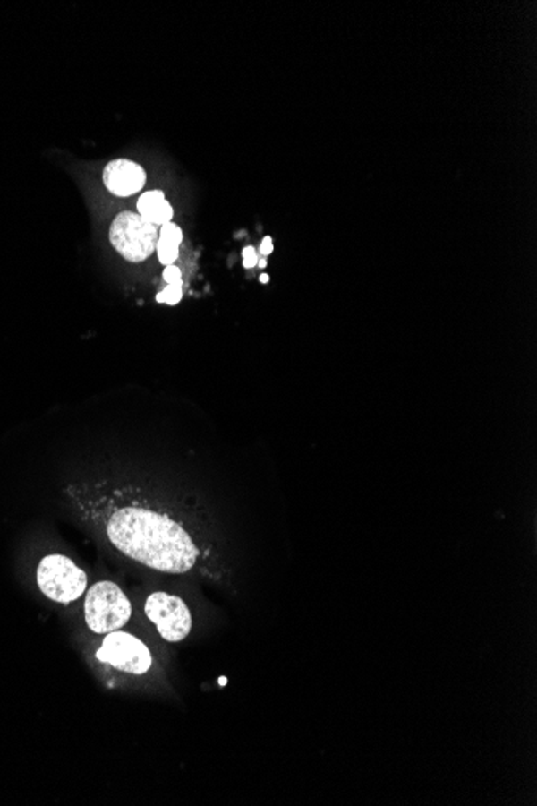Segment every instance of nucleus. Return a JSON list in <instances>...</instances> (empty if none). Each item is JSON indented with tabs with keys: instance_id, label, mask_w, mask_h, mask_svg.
Listing matches in <instances>:
<instances>
[{
	"instance_id": "1",
	"label": "nucleus",
	"mask_w": 537,
	"mask_h": 806,
	"mask_svg": "<svg viewBox=\"0 0 537 806\" xmlns=\"http://www.w3.org/2000/svg\"><path fill=\"white\" fill-rule=\"evenodd\" d=\"M76 498L92 528L129 561L173 575L197 567L201 553L192 533L139 488L95 483Z\"/></svg>"
},
{
	"instance_id": "2",
	"label": "nucleus",
	"mask_w": 537,
	"mask_h": 806,
	"mask_svg": "<svg viewBox=\"0 0 537 806\" xmlns=\"http://www.w3.org/2000/svg\"><path fill=\"white\" fill-rule=\"evenodd\" d=\"M132 615V605L123 589L113 581H98L86 591L84 617L95 634L119 631Z\"/></svg>"
},
{
	"instance_id": "3",
	"label": "nucleus",
	"mask_w": 537,
	"mask_h": 806,
	"mask_svg": "<svg viewBox=\"0 0 537 806\" xmlns=\"http://www.w3.org/2000/svg\"><path fill=\"white\" fill-rule=\"evenodd\" d=\"M38 585L46 597L58 604L78 601L88 591V575L62 553L47 555L38 567Z\"/></svg>"
},
{
	"instance_id": "4",
	"label": "nucleus",
	"mask_w": 537,
	"mask_h": 806,
	"mask_svg": "<svg viewBox=\"0 0 537 806\" xmlns=\"http://www.w3.org/2000/svg\"><path fill=\"white\" fill-rule=\"evenodd\" d=\"M158 227L132 211L119 213L110 226V242L126 262H142L157 250Z\"/></svg>"
},
{
	"instance_id": "5",
	"label": "nucleus",
	"mask_w": 537,
	"mask_h": 806,
	"mask_svg": "<svg viewBox=\"0 0 537 806\" xmlns=\"http://www.w3.org/2000/svg\"><path fill=\"white\" fill-rule=\"evenodd\" d=\"M97 658L118 672L141 676L150 672L153 665L150 648L131 632L113 631L105 634Z\"/></svg>"
},
{
	"instance_id": "6",
	"label": "nucleus",
	"mask_w": 537,
	"mask_h": 806,
	"mask_svg": "<svg viewBox=\"0 0 537 806\" xmlns=\"http://www.w3.org/2000/svg\"><path fill=\"white\" fill-rule=\"evenodd\" d=\"M145 615L157 626L159 636L167 642H181L189 636L193 626L187 604L179 596L153 593L145 602Z\"/></svg>"
},
{
	"instance_id": "7",
	"label": "nucleus",
	"mask_w": 537,
	"mask_h": 806,
	"mask_svg": "<svg viewBox=\"0 0 537 806\" xmlns=\"http://www.w3.org/2000/svg\"><path fill=\"white\" fill-rule=\"evenodd\" d=\"M147 173L131 159H115L103 169V184L113 195L131 197L142 190Z\"/></svg>"
},
{
	"instance_id": "8",
	"label": "nucleus",
	"mask_w": 537,
	"mask_h": 806,
	"mask_svg": "<svg viewBox=\"0 0 537 806\" xmlns=\"http://www.w3.org/2000/svg\"><path fill=\"white\" fill-rule=\"evenodd\" d=\"M137 210L145 221L155 224L157 227L171 222L175 216L173 206L167 202L165 193L159 190H150L142 193V197L137 202Z\"/></svg>"
},
{
	"instance_id": "9",
	"label": "nucleus",
	"mask_w": 537,
	"mask_h": 806,
	"mask_svg": "<svg viewBox=\"0 0 537 806\" xmlns=\"http://www.w3.org/2000/svg\"><path fill=\"white\" fill-rule=\"evenodd\" d=\"M158 234V240H161V242H166V244H171V245L181 246L182 240H183V234H182V229L181 227H179V226H177V224H175V222H167V224H163Z\"/></svg>"
},
{
	"instance_id": "10",
	"label": "nucleus",
	"mask_w": 537,
	"mask_h": 806,
	"mask_svg": "<svg viewBox=\"0 0 537 806\" xmlns=\"http://www.w3.org/2000/svg\"><path fill=\"white\" fill-rule=\"evenodd\" d=\"M157 254H158V260L161 264L171 266V264H175V262H177V258H179V246L171 245V244H166V242L158 240V244H157Z\"/></svg>"
},
{
	"instance_id": "11",
	"label": "nucleus",
	"mask_w": 537,
	"mask_h": 806,
	"mask_svg": "<svg viewBox=\"0 0 537 806\" xmlns=\"http://www.w3.org/2000/svg\"><path fill=\"white\" fill-rule=\"evenodd\" d=\"M182 300V284L167 285L163 292L157 295L158 303H167V304H177Z\"/></svg>"
},
{
	"instance_id": "12",
	"label": "nucleus",
	"mask_w": 537,
	"mask_h": 806,
	"mask_svg": "<svg viewBox=\"0 0 537 806\" xmlns=\"http://www.w3.org/2000/svg\"><path fill=\"white\" fill-rule=\"evenodd\" d=\"M163 279H165V282H166L167 285L182 284L181 269L175 266V264L166 266L165 272H163Z\"/></svg>"
},
{
	"instance_id": "13",
	"label": "nucleus",
	"mask_w": 537,
	"mask_h": 806,
	"mask_svg": "<svg viewBox=\"0 0 537 806\" xmlns=\"http://www.w3.org/2000/svg\"><path fill=\"white\" fill-rule=\"evenodd\" d=\"M243 266L246 269L258 266V254H256V250H254L253 246H246L245 250H243Z\"/></svg>"
},
{
	"instance_id": "14",
	"label": "nucleus",
	"mask_w": 537,
	"mask_h": 806,
	"mask_svg": "<svg viewBox=\"0 0 537 806\" xmlns=\"http://www.w3.org/2000/svg\"><path fill=\"white\" fill-rule=\"evenodd\" d=\"M272 252H274V244H272V238H264L261 244V253L264 254V256H268V254L272 253Z\"/></svg>"
},
{
	"instance_id": "15",
	"label": "nucleus",
	"mask_w": 537,
	"mask_h": 806,
	"mask_svg": "<svg viewBox=\"0 0 537 806\" xmlns=\"http://www.w3.org/2000/svg\"><path fill=\"white\" fill-rule=\"evenodd\" d=\"M260 280H261V284H268V274H261V277H260Z\"/></svg>"
},
{
	"instance_id": "16",
	"label": "nucleus",
	"mask_w": 537,
	"mask_h": 806,
	"mask_svg": "<svg viewBox=\"0 0 537 806\" xmlns=\"http://www.w3.org/2000/svg\"><path fill=\"white\" fill-rule=\"evenodd\" d=\"M258 266L264 269L266 268V266H268V262H266V260H261V262H258Z\"/></svg>"
}]
</instances>
